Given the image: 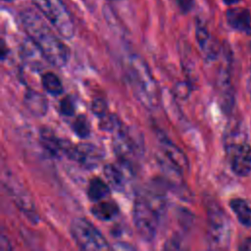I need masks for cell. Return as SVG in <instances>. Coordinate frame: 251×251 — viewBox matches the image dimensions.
<instances>
[{
	"instance_id": "cell-17",
	"label": "cell",
	"mask_w": 251,
	"mask_h": 251,
	"mask_svg": "<svg viewBox=\"0 0 251 251\" xmlns=\"http://www.w3.org/2000/svg\"><path fill=\"white\" fill-rule=\"evenodd\" d=\"M226 22L228 25L238 31H248L251 27L250 12L242 7H233L226 11Z\"/></svg>"
},
{
	"instance_id": "cell-27",
	"label": "cell",
	"mask_w": 251,
	"mask_h": 251,
	"mask_svg": "<svg viewBox=\"0 0 251 251\" xmlns=\"http://www.w3.org/2000/svg\"><path fill=\"white\" fill-rule=\"evenodd\" d=\"M176 3L182 14L189 13L194 6V0H176Z\"/></svg>"
},
{
	"instance_id": "cell-21",
	"label": "cell",
	"mask_w": 251,
	"mask_h": 251,
	"mask_svg": "<svg viewBox=\"0 0 251 251\" xmlns=\"http://www.w3.org/2000/svg\"><path fill=\"white\" fill-rule=\"evenodd\" d=\"M22 54H23L24 61L31 70L38 71L43 67V63H41V60L42 59L45 60V58L42 55V53L38 50V48L30 40L29 42L25 43L23 45Z\"/></svg>"
},
{
	"instance_id": "cell-2",
	"label": "cell",
	"mask_w": 251,
	"mask_h": 251,
	"mask_svg": "<svg viewBox=\"0 0 251 251\" xmlns=\"http://www.w3.org/2000/svg\"><path fill=\"white\" fill-rule=\"evenodd\" d=\"M166 204L165 193L158 183L148 185L135 196L133 224L139 237L144 241L149 242L155 238Z\"/></svg>"
},
{
	"instance_id": "cell-29",
	"label": "cell",
	"mask_w": 251,
	"mask_h": 251,
	"mask_svg": "<svg viewBox=\"0 0 251 251\" xmlns=\"http://www.w3.org/2000/svg\"><path fill=\"white\" fill-rule=\"evenodd\" d=\"M238 249L239 250H242V251H249L251 250V238H245L241 243L240 245L238 246Z\"/></svg>"
},
{
	"instance_id": "cell-14",
	"label": "cell",
	"mask_w": 251,
	"mask_h": 251,
	"mask_svg": "<svg viewBox=\"0 0 251 251\" xmlns=\"http://www.w3.org/2000/svg\"><path fill=\"white\" fill-rule=\"evenodd\" d=\"M158 140L162 154L182 172L188 169V160L185 154L165 134L158 133Z\"/></svg>"
},
{
	"instance_id": "cell-16",
	"label": "cell",
	"mask_w": 251,
	"mask_h": 251,
	"mask_svg": "<svg viewBox=\"0 0 251 251\" xmlns=\"http://www.w3.org/2000/svg\"><path fill=\"white\" fill-rule=\"evenodd\" d=\"M24 105L31 115L37 118L43 117L48 111V101L46 97L33 89H27L25 92Z\"/></svg>"
},
{
	"instance_id": "cell-4",
	"label": "cell",
	"mask_w": 251,
	"mask_h": 251,
	"mask_svg": "<svg viewBox=\"0 0 251 251\" xmlns=\"http://www.w3.org/2000/svg\"><path fill=\"white\" fill-rule=\"evenodd\" d=\"M35 8L55 28L62 38L71 39L75 35L73 19L62 0H32Z\"/></svg>"
},
{
	"instance_id": "cell-9",
	"label": "cell",
	"mask_w": 251,
	"mask_h": 251,
	"mask_svg": "<svg viewBox=\"0 0 251 251\" xmlns=\"http://www.w3.org/2000/svg\"><path fill=\"white\" fill-rule=\"evenodd\" d=\"M3 181L7 191L10 193L12 199L22 213H24L30 221L35 222L38 219V216L36 214L32 198L26 189L24 188L22 183H20L17 179H14L8 174L6 179Z\"/></svg>"
},
{
	"instance_id": "cell-24",
	"label": "cell",
	"mask_w": 251,
	"mask_h": 251,
	"mask_svg": "<svg viewBox=\"0 0 251 251\" xmlns=\"http://www.w3.org/2000/svg\"><path fill=\"white\" fill-rule=\"evenodd\" d=\"M121 122L119 121V119L111 114H107L104 117L100 118V123H99V127L102 130L105 131H111L113 132L115 129H117L120 126H121Z\"/></svg>"
},
{
	"instance_id": "cell-10",
	"label": "cell",
	"mask_w": 251,
	"mask_h": 251,
	"mask_svg": "<svg viewBox=\"0 0 251 251\" xmlns=\"http://www.w3.org/2000/svg\"><path fill=\"white\" fill-rule=\"evenodd\" d=\"M103 173L111 188L118 191H124L130 181L133 171L131 165L119 161L118 164L105 165Z\"/></svg>"
},
{
	"instance_id": "cell-33",
	"label": "cell",
	"mask_w": 251,
	"mask_h": 251,
	"mask_svg": "<svg viewBox=\"0 0 251 251\" xmlns=\"http://www.w3.org/2000/svg\"><path fill=\"white\" fill-rule=\"evenodd\" d=\"M3 1H11V0H3Z\"/></svg>"
},
{
	"instance_id": "cell-32",
	"label": "cell",
	"mask_w": 251,
	"mask_h": 251,
	"mask_svg": "<svg viewBox=\"0 0 251 251\" xmlns=\"http://www.w3.org/2000/svg\"><path fill=\"white\" fill-rule=\"evenodd\" d=\"M108 1H119V0H108Z\"/></svg>"
},
{
	"instance_id": "cell-30",
	"label": "cell",
	"mask_w": 251,
	"mask_h": 251,
	"mask_svg": "<svg viewBox=\"0 0 251 251\" xmlns=\"http://www.w3.org/2000/svg\"><path fill=\"white\" fill-rule=\"evenodd\" d=\"M246 89L248 91V94L249 96L251 97V69L248 73V75H247V80H246Z\"/></svg>"
},
{
	"instance_id": "cell-25",
	"label": "cell",
	"mask_w": 251,
	"mask_h": 251,
	"mask_svg": "<svg viewBox=\"0 0 251 251\" xmlns=\"http://www.w3.org/2000/svg\"><path fill=\"white\" fill-rule=\"evenodd\" d=\"M59 111L65 117H72L75 114V106L71 96H65L59 104Z\"/></svg>"
},
{
	"instance_id": "cell-19",
	"label": "cell",
	"mask_w": 251,
	"mask_h": 251,
	"mask_svg": "<svg viewBox=\"0 0 251 251\" xmlns=\"http://www.w3.org/2000/svg\"><path fill=\"white\" fill-rule=\"evenodd\" d=\"M110 192L111 186L108 182L104 181L100 177L95 176L89 180L86 189V194L91 202L95 203L103 199H106Z\"/></svg>"
},
{
	"instance_id": "cell-31",
	"label": "cell",
	"mask_w": 251,
	"mask_h": 251,
	"mask_svg": "<svg viewBox=\"0 0 251 251\" xmlns=\"http://www.w3.org/2000/svg\"><path fill=\"white\" fill-rule=\"evenodd\" d=\"M240 0H223V2L226 5H235L239 2Z\"/></svg>"
},
{
	"instance_id": "cell-20",
	"label": "cell",
	"mask_w": 251,
	"mask_h": 251,
	"mask_svg": "<svg viewBox=\"0 0 251 251\" xmlns=\"http://www.w3.org/2000/svg\"><path fill=\"white\" fill-rule=\"evenodd\" d=\"M229 207L237 221L243 226L251 227V207L246 200L242 198H233L229 201Z\"/></svg>"
},
{
	"instance_id": "cell-6",
	"label": "cell",
	"mask_w": 251,
	"mask_h": 251,
	"mask_svg": "<svg viewBox=\"0 0 251 251\" xmlns=\"http://www.w3.org/2000/svg\"><path fill=\"white\" fill-rule=\"evenodd\" d=\"M208 237L215 248H225L229 241V224L224 211L215 203L207 205Z\"/></svg>"
},
{
	"instance_id": "cell-15",
	"label": "cell",
	"mask_w": 251,
	"mask_h": 251,
	"mask_svg": "<svg viewBox=\"0 0 251 251\" xmlns=\"http://www.w3.org/2000/svg\"><path fill=\"white\" fill-rule=\"evenodd\" d=\"M244 142H247V130L244 124H242L240 121L230 122L225 130V151L229 150Z\"/></svg>"
},
{
	"instance_id": "cell-13",
	"label": "cell",
	"mask_w": 251,
	"mask_h": 251,
	"mask_svg": "<svg viewBox=\"0 0 251 251\" xmlns=\"http://www.w3.org/2000/svg\"><path fill=\"white\" fill-rule=\"evenodd\" d=\"M195 36L197 43L206 58H208L209 60L217 59L220 53V48L212 38L206 25L199 19L196 21L195 24Z\"/></svg>"
},
{
	"instance_id": "cell-23",
	"label": "cell",
	"mask_w": 251,
	"mask_h": 251,
	"mask_svg": "<svg viewBox=\"0 0 251 251\" xmlns=\"http://www.w3.org/2000/svg\"><path fill=\"white\" fill-rule=\"evenodd\" d=\"M72 129L77 137L81 139L87 138L90 135V124L88 119L84 115H78L72 123Z\"/></svg>"
},
{
	"instance_id": "cell-1",
	"label": "cell",
	"mask_w": 251,
	"mask_h": 251,
	"mask_svg": "<svg viewBox=\"0 0 251 251\" xmlns=\"http://www.w3.org/2000/svg\"><path fill=\"white\" fill-rule=\"evenodd\" d=\"M21 23L28 39L38 48L45 60L52 66L64 67L69 60V49L55 28L47 20L32 9H25L20 14Z\"/></svg>"
},
{
	"instance_id": "cell-7",
	"label": "cell",
	"mask_w": 251,
	"mask_h": 251,
	"mask_svg": "<svg viewBox=\"0 0 251 251\" xmlns=\"http://www.w3.org/2000/svg\"><path fill=\"white\" fill-rule=\"evenodd\" d=\"M113 148L119 161L131 166L140 153V144L132 135L131 130L123 125L113 131Z\"/></svg>"
},
{
	"instance_id": "cell-8",
	"label": "cell",
	"mask_w": 251,
	"mask_h": 251,
	"mask_svg": "<svg viewBox=\"0 0 251 251\" xmlns=\"http://www.w3.org/2000/svg\"><path fill=\"white\" fill-rule=\"evenodd\" d=\"M66 156L80 167L86 170H93L101 164L104 154L98 146L92 143L81 142L76 145L71 144Z\"/></svg>"
},
{
	"instance_id": "cell-28",
	"label": "cell",
	"mask_w": 251,
	"mask_h": 251,
	"mask_svg": "<svg viewBox=\"0 0 251 251\" xmlns=\"http://www.w3.org/2000/svg\"><path fill=\"white\" fill-rule=\"evenodd\" d=\"M0 250L1 251H8L11 250L10 243L8 239L5 237L4 234H1V239H0Z\"/></svg>"
},
{
	"instance_id": "cell-26",
	"label": "cell",
	"mask_w": 251,
	"mask_h": 251,
	"mask_svg": "<svg viewBox=\"0 0 251 251\" xmlns=\"http://www.w3.org/2000/svg\"><path fill=\"white\" fill-rule=\"evenodd\" d=\"M91 112L99 119L108 114V106L104 99L96 98L91 103Z\"/></svg>"
},
{
	"instance_id": "cell-3",
	"label": "cell",
	"mask_w": 251,
	"mask_h": 251,
	"mask_svg": "<svg viewBox=\"0 0 251 251\" xmlns=\"http://www.w3.org/2000/svg\"><path fill=\"white\" fill-rule=\"evenodd\" d=\"M126 74L138 102L148 110L156 109L160 103V93L146 62L137 54H131L126 61Z\"/></svg>"
},
{
	"instance_id": "cell-18",
	"label": "cell",
	"mask_w": 251,
	"mask_h": 251,
	"mask_svg": "<svg viewBox=\"0 0 251 251\" xmlns=\"http://www.w3.org/2000/svg\"><path fill=\"white\" fill-rule=\"evenodd\" d=\"M119 206L113 200H101L95 202L90 209L93 217L99 221L108 222L115 219L119 215Z\"/></svg>"
},
{
	"instance_id": "cell-12",
	"label": "cell",
	"mask_w": 251,
	"mask_h": 251,
	"mask_svg": "<svg viewBox=\"0 0 251 251\" xmlns=\"http://www.w3.org/2000/svg\"><path fill=\"white\" fill-rule=\"evenodd\" d=\"M39 142L47 154L53 158H59L63 155H67L71 146V143L68 140L59 138L55 132L48 127L40 128Z\"/></svg>"
},
{
	"instance_id": "cell-5",
	"label": "cell",
	"mask_w": 251,
	"mask_h": 251,
	"mask_svg": "<svg viewBox=\"0 0 251 251\" xmlns=\"http://www.w3.org/2000/svg\"><path fill=\"white\" fill-rule=\"evenodd\" d=\"M71 235L82 250H109L111 246L101 231L84 218H75L70 226Z\"/></svg>"
},
{
	"instance_id": "cell-22",
	"label": "cell",
	"mask_w": 251,
	"mask_h": 251,
	"mask_svg": "<svg viewBox=\"0 0 251 251\" xmlns=\"http://www.w3.org/2000/svg\"><path fill=\"white\" fill-rule=\"evenodd\" d=\"M41 85L47 93L53 96H58L64 91L60 78L57 75L51 72H46L41 75Z\"/></svg>"
},
{
	"instance_id": "cell-11",
	"label": "cell",
	"mask_w": 251,
	"mask_h": 251,
	"mask_svg": "<svg viewBox=\"0 0 251 251\" xmlns=\"http://www.w3.org/2000/svg\"><path fill=\"white\" fill-rule=\"evenodd\" d=\"M232 172L238 176H247L251 173V145L239 144L226 151Z\"/></svg>"
}]
</instances>
